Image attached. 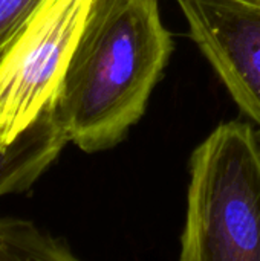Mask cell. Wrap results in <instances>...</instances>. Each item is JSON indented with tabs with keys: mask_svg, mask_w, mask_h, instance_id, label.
I'll return each mask as SVG.
<instances>
[{
	"mask_svg": "<svg viewBox=\"0 0 260 261\" xmlns=\"http://www.w3.org/2000/svg\"><path fill=\"white\" fill-rule=\"evenodd\" d=\"M181 261H260V144L241 121L218 125L190 158Z\"/></svg>",
	"mask_w": 260,
	"mask_h": 261,
	"instance_id": "obj_2",
	"label": "cell"
},
{
	"mask_svg": "<svg viewBox=\"0 0 260 261\" xmlns=\"http://www.w3.org/2000/svg\"><path fill=\"white\" fill-rule=\"evenodd\" d=\"M241 2H245V3L254 5V6H260V0H241Z\"/></svg>",
	"mask_w": 260,
	"mask_h": 261,
	"instance_id": "obj_8",
	"label": "cell"
},
{
	"mask_svg": "<svg viewBox=\"0 0 260 261\" xmlns=\"http://www.w3.org/2000/svg\"><path fill=\"white\" fill-rule=\"evenodd\" d=\"M92 0H46L0 57V147L54 102Z\"/></svg>",
	"mask_w": 260,
	"mask_h": 261,
	"instance_id": "obj_3",
	"label": "cell"
},
{
	"mask_svg": "<svg viewBox=\"0 0 260 261\" xmlns=\"http://www.w3.org/2000/svg\"><path fill=\"white\" fill-rule=\"evenodd\" d=\"M64 240L38 229L34 223L14 217L0 219V261H74Z\"/></svg>",
	"mask_w": 260,
	"mask_h": 261,
	"instance_id": "obj_6",
	"label": "cell"
},
{
	"mask_svg": "<svg viewBox=\"0 0 260 261\" xmlns=\"http://www.w3.org/2000/svg\"><path fill=\"white\" fill-rule=\"evenodd\" d=\"M257 138H259V144H260V128L257 130Z\"/></svg>",
	"mask_w": 260,
	"mask_h": 261,
	"instance_id": "obj_9",
	"label": "cell"
},
{
	"mask_svg": "<svg viewBox=\"0 0 260 261\" xmlns=\"http://www.w3.org/2000/svg\"><path fill=\"white\" fill-rule=\"evenodd\" d=\"M67 142L69 138L52 102L14 142L0 147V197L28 191Z\"/></svg>",
	"mask_w": 260,
	"mask_h": 261,
	"instance_id": "obj_5",
	"label": "cell"
},
{
	"mask_svg": "<svg viewBox=\"0 0 260 261\" xmlns=\"http://www.w3.org/2000/svg\"><path fill=\"white\" fill-rule=\"evenodd\" d=\"M46 0H0V57Z\"/></svg>",
	"mask_w": 260,
	"mask_h": 261,
	"instance_id": "obj_7",
	"label": "cell"
},
{
	"mask_svg": "<svg viewBox=\"0 0 260 261\" xmlns=\"http://www.w3.org/2000/svg\"><path fill=\"white\" fill-rule=\"evenodd\" d=\"M158 0H92L54 99L69 142L118 145L143 118L173 52Z\"/></svg>",
	"mask_w": 260,
	"mask_h": 261,
	"instance_id": "obj_1",
	"label": "cell"
},
{
	"mask_svg": "<svg viewBox=\"0 0 260 261\" xmlns=\"http://www.w3.org/2000/svg\"><path fill=\"white\" fill-rule=\"evenodd\" d=\"M190 37L260 128V6L241 0H176Z\"/></svg>",
	"mask_w": 260,
	"mask_h": 261,
	"instance_id": "obj_4",
	"label": "cell"
}]
</instances>
